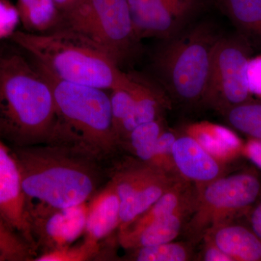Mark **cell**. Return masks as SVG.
<instances>
[{
  "mask_svg": "<svg viewBox=\"0 0 261 261\" xmlns=\"http://www.w3.org/2000/svg\"><path fill=\"white\" fill-rule=\"evenodd\" d=\"M28 202L56 207L90 200L103 177L100 161L66 146L11 147Z\"/></svg>",
  "mask_w": 261,
  "mask_h": 261,
  "instance_id": "obj_1",
  "label": "cell"
},
{
  "mask_svg": "<svg viewBox=\"0 0 261 261\" xmlns=\"http://www.w3.org/2000/svg\"><path fill=\"white\" fill-rule=\"evenodd\" d=\"M56 118L50 84L35 63L0 53V135L12 147L47 144Z\"/></svg>",
  "mask_w": 261,
  "mask_h": 261,
  "instance_id": "obj_2",
  "label": "cell"
},
{
  "mask_svg": "<svg viewBox=\"0 0 261 261\" xmlns=\"http://www.w3.org/2000/svg\"><path fill=\"white\" fill-rule=\"evenodd\" d=\"M12 40L59 80L103 90L126 87L130 73L122 72L97 41L68 27L44 34L16 31Z\"/></svg>",
  "mask_w": 261,
  "mask_h": 261,
  "instance_id": "obj_3",
  "label": "cell"
},
{
  "mask_svg": "<svg viewBox=\"0 0 261 261\" xmlns=\"http://www.w3.org/2000/svg\"><path fill=\"white\" fill-rule=\"evenodd\" d=\"M54 96L56 118L47 144L66 146L99 161L120 147L113 130L111 98L103 89L56 78L40 65Z\"/></svg>",
  "mask_w": 261,
  "mask_h": 261,
  "instance_id": "obj_4",
  "label": "cell"
},
{
  "mask_svg": "<svg viewBox=\"0 0 261 261\" xmlns=\"http://www.w3.org/2000/svg\"><path fill=\"white\" fill-rule=\"evenodd\" d=\"M223 34L214 20L199 18L176 35L159 40L151 69L171 103L202 107L213 51Z\"/></svg>",
  "mask_w": 261,
  "mask_h": 261,
  "instance_id": "obj_5",
  "label": "cell"
},
{
  "mask_svg": "<svg viewBox=\"0 0 261 261\" xmlns=\"http://www.w3.org/2000/svg\"><path fill=\"white\" fill-rule=\"evenodd\" d=\"M195 186L193 210L183 228L187 240L195 245L213 228L248 214L261 196V179L250 171Z\"/></svg>",
  "mask_w": 261,
  "mask_h": 261,
  "instance_id": "obj_6",
  "label": "cell"
},
{
  "mask_svg": "<svg viewBox=\"0 0 261 261\" xmlns=\"http://www.w3.org/2000/svg\"><path fill=\"white\" fill-rule=\"evenodd\" d=\"M84 33L101 44L118 66L141 50L128 0H82L63 18V25Z\"/></svg>",
  "mask_w": 261,
  "mask_h": 261,
  "instance_id": "obj_7",
  "label": "cell"
},
{
  "mask_svg": "<svg viewBox=\"0 0 261 261\" xmlns=\"http://www.w3.org/2000/svg\"><path fill=\"white\" fill-rule=\"evenodd\" d=\"M252 49L249 41L238 32L223 34L213 51L202 107L221 113L254 100L248 80Z\"/></svg>",
  "mask_w": 261,
  "mask_h": 261,
  "instance_id": "obj_8",
  "label": "cell"
},
{
  "mask_svg": "<svg viewBox=\"0 0 261 261\" xmlns=\"http://www.w3.org/2000/svg\"><path fill=\"white\" fill-rule=\"evenodd\" d=\"M181 178L139 161L117 170L111 180L121 203L118 230L145 212Z\"/></svg>",
  "mask_w": 261,
  "mask_h": 261,
  "instance_id": "obj_9",
  "label": "cell"
},
{
  "mask_svg": "<svg viewBox=\"0 0 261 261\" xmlns=\"http://www.w3.org/2000/svg\"><path fill=\"white\" fill-rule=\"evenodd\" d=\"M136 34L141 40L169 39L200 18L212 0H128Z\"/></svg>",
  "mask_w": 261,
  "mask_h": 261,
  "instance_id": "obj_10",
  "label": "cell"
},
{
  "mask_svg": "<svg viewBox=\"0 0 261 261\" xmlns=\"http://www.w3.org/2000/svg\"><path fill=\"white\" fill-rule=\"evenodd\" d=\"M89 202L56 207L29 202V222L37 250L41 247L46 252L70 246L84 235Z\"/></svg>",
  "mask_w": 261,
  "mask_h": 261,
  "instance_id": "obj_11",
  "label": "cell"
},
{
  "mask_svg": "<svg viewBox=\"0 0 261 261\" xmlns=\"http://www.w3.org/2000/svg\"><path fill=\"white\" fill-rule=\"evenodd\" d=\"M0 216L37 252L29 217V202L22 187L18 163L0 135Z\"/></svg>",
  "mask_w": 261,
  "mask_h": 261,
  "instance_id": "obj_12",
  "label": "cell"
},
{
  "mask_svg": "<svg viewBox=\"0 0 261 261\" xmlns=\"http://www.w3.org/2000/svg\"><path fill=\"white\" fill-rule=\"evenodd\" d=\"M173 158L178 174L195 185L208 183L226 174V163L187 133L177 135L173 144Z\"/></svg>",
  "mask_w": 261,
  "mask_h": 261,
  "instance_id": "obj_13",
  "label": "cell"
},
{
  "mask_svg": "<svg viewBox=\"0 0 261 261\" xmlns=\"http://www.w3.org/2000/svg\"><path fill=\"white\" fill-rule=\"evenodd\" d=\"M121 203L112 181L89 200L84 240L99 243L119 228Z\"/></svg>",
  "mask_w": 261,
  "mask_h": 261,
  "instance_id": "obj_14",
  "label": "cell"
},
{
  "mask_svg": "<svg viewBox=\"0 0 261 261\" xmlns=\"http://www.w3.org/2000/svg\"><path fill=\"white\" fill-rule=\"evenodd\" d=\"M195 197V184L180 178L145 212L124 228L118 230V239L133 236L156 221L171 216L184 207L193 205Z\"/></svg>",
  "mask_w": 261,
  "mask_h": 261,
  "instance_id": "obj_15",
  "label": "cell"
},
{
  "mask_svg": "<svg viewBox=\"0 0 261 261\" xmlns=\"http://www.w3.org/2000/svg\"><path fill=\"white\" fill-rule=\"evenodd\" d=\"M231 261H261V240L250 226L234 221L213 228L204 235Z\"/></svg>",
  "mask_w": 261,
  "mask_h": 261,
  "instance_id": "obj_16",
  "label": "cell"
},
{
  "mask_svg": "<svg viewBox=\"0 0 261 261\" xmlns=\"http://www.w3.org/2000/svg\"><path fill=\"white\" fill-rule=\"evenodd\" d=\"M194 204L156 221L133 236L118 239V243L123 248L132 250L173 241L183 231L193 210Z\"/></svg>",
  "mask_w": 261,
  "mask_h": 261,
  "instance_id": "obj_17",
  "label": "cell"
},
{
  "mask_svg": "<svg viewBox=\"0 0 261 261\" xmlns=\"http://www.w3.org/2000/svg\"><path fill=\"white\" fill-rule=\"evenodd\" d=\"M252 47L261 48V0H212Z\"/></svg>",
  "mask_w": 261,
  "mask_h": 261,
  "instance_id": "obj_18",
  "label": "cell"
},
{
  "mask_svg": "<svg viewBox=\"0 0 261 261\" xmlns=\"http://www.w3.org/2000/svg\"><path fill=\"white\" fill-rule=\"evenodd\" d=\"M186 133L196 140L213 155L225 163L242 154L244 144L234 134L213 125H195Z\"/></svg>",
  "mask_w": 261,
  "mask_h": 261,
  "instance_id": "obj_19",
  "label": "cell"
},
{
  "mask_svg": "<svg viewBox=\"0 0 261 261\" xmlns=\"http://www.w3.org/2000/svg\"><path fill=\"white\" fill-rule=\"evenodd\" d=\"M20 20L27 32H51L63 25V16L54 0H18Z\"/></svg>",
  "mask_w": 261,
  "mask_h": 261,
  "instance_id": "obj_20",
  "label": "cell"
},
{
  "mask_svg": "<svg viewBox=\"0 0 261 261\" xmlns=\"http://www.w3.org/2000/svg\"><path fill=\"white\" fill-rule=\"evenodd\" d=\"M130 75V83L127 87L113 89L110 94L113 130L120 147L137 127L135 121L134 80L132 73Z\"/></svg>",
  "mask_w": 261,
  "mask_h": 261,
  "instance_id": "obj_21",
  "label": "cell"
},
{
  "mask_svg": "<svg viewBox=\"0 0 261 261\" xmlns=\"http://www.w3.org/2000/svg\"><path fill=\"white\" fill-rule=\"evenodd\" d=\"M165 128L163 118L139 125L130 132L121 147L128 149L137 161L154 166L156 145Z\"/></svg>",
  "mask_w": 261,
  "mask_h": 261,
  "instance_id": "obj_22",
  "label": "cell"
},
{
  "mask_svg": "<svg viewBox=\"0 0 261 261\" xmlns=\"http://www.w3.org/2000/svg\"><path fill=\"white\" fill-rule=\"evenodd\" d=\"M191 241L169 242L153 246L132 249L127 260L137 261H187L194 257V247Z\"/></svg>",
  "mask_w": 261,
  "mask_h": 261,
  "instance_id": "obj_23",
  "label": "cell"
},
{
  "mask_svg": "<svg viewBox=\"0 0 261 261\" xmlns=\"http://www.w3.org/2000/svg\"><path fill=\"white\" fill-rule=\"evenodd\" d=\"M230 126L252 140H261V102L252 100L221 113Z\"/></svg>",
  "mask_w": 261,
  "mask_h": 261,
  "instance_id": "obj_24",
  "label": "cell"
},
{
  "mask_svg": "<svg viewBox=\"0 0 261 261\" xmlns=\"http://www.w3.org/2000/svg\"><path fill=\"white\" fill-rule=\"evenodd\" d=\"M0 253L5 261L34 260L37 256L32 247L0 216Z\"/></svg>",
  "mask_w": 261,
  "mask_h": 261,
  "instance_id": "obj_25",
  "label": "cell"
},
{
  "mask_svg": "<svg viewBox=\"0 0 261 261\" xmlns=\"http://www.w3.org/2000/svg\"><path fill=\"white\" fill-rule=\"evenodd\" d=\"M100 243L84 240L80 245L43 252L34 258L35 261H86L92 260L100 252Z\"/></svg>",
  "mask_w": 261,
  "mask_h": 261,
  "instance_id": "obj_26",
  "label": "cell"
},
{
  "mask_svg": "<svg viewBox=\"0 0 261 261\" xmlns=\"http://www.w3.org/2000/svg\"><path fill=\"white\" fill-rule=\"evenodd\" d=\"M177 135L174 130L165 128L157 142L153 165L168 173L179 176L175 167L173 158V144Z\"/></svg>",
  "mask_w": 261,
  "mask_h": 261,
  "instance_id": "obj_27",
  "label": "cell"
},
{
  "mask_svg": "<svg viewBox=\"0 0 261 261\" xmlns=\"http://www.w3.org/2000/svg\"><path fill=\"white\" fill-rule=\"evenodd\" d=\"M20 21L17 7L8 0H0V40L11 37Z\"/></svg>",
  "mask_w": 261,
  "mask_h": 261,
  "instance_id": "obj_28",
  "label": "cell"
},
{
  "mask_svg": "<svg viewBox=\"0 0 261 261\" xmlns=\"http://www.w3.org/2000/svg\"><path fill=\"white\" fill-rule=\"evenodd\" d=\"M248 80L250 92L261 97V56L251 58L249 63Z\"/></svg>",
  "mask_w": 261,
  "mask_h": 261,
  "instance_id": "obj_29",
  "label": "cell"
},
{
  "mask_svg": "<svg viewBox=\"0 0 261 261\" xmlns=\"http://www.w3.org/2000/svg\"><path fill=\"white\" fill-rule=\"evenodd\" d=\"M203 247L200 252L198 260L204 261H231L227 256L216 246L208 238H203Z\"/></svg>",
  "mask_w": 261,
  "mask_h": 261,
  "instance_id": "obj_30",
  "label": "cell"
},
{
  "mask_svg": "<svg viewBox=\"0 0 261 261\" xmlns=\"http://www.w3.org/2000/svg\"><path fill=\"white\" fill-rule=\"evenodd\" d=\"M242 154L261 168V140L250 139L248 142L244 144Z\"/></svg>",
  "mask_w": 261,
  "mask_h": 261,
  "instance_id": "obj_31",
  "label": "cell"
},
{
  "mask_svg": "<svg viewBox=\"0 0 261 261\" xmlns=\"http://www.w3.org/2000/svg\"><path fill=\"white\" fill-rule=\"evenodd\" d=\"M249 226L261 240V200L256 202L248 214Z\"/></svg>",
  "mask_w": 261,
  "mask_h": 261,
  "instance_id": "obj_32",
  "label": "cell"
},
{
  "mask_svg": "<svg viewBox=\"0 0 261 261\" xmlns=\"http://www.w3.org/2000/svg\"><path fill=\"white\" fill-rule=\"evenodd\" d=\"M82 0H54L62 16L68 15L80 4Z\"/></svg>",
  "mask_w": 261,
  "mask_h": 261,
  "instance_id": "obj_33",
  "label": "cell"
},
{
  "mask_svg": "<svg viewBox=\"0 0 261 261\" xmlns=\"http://www.w3.org/2000/svg\"><path fill=\"white\" fill-rule=\"evenodd\" d=\"M0 261H5V257H3L1 253H0Z\"/></svg>",
  "mask_w": 261,
  "mask_h": 261,
  "instance_id": "obj_34",
  "label": "cell"
}]
</instances>
